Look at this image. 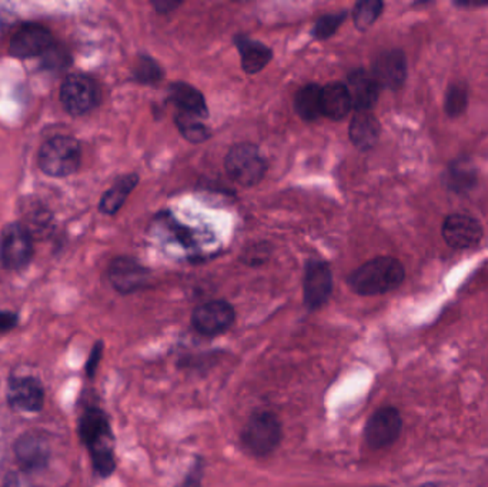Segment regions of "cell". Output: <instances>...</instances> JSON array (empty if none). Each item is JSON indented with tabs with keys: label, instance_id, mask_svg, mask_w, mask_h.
I'll list each match as a JSON object with an SVG mask.
<instances>
[{
	"label": "cell",
	"instance_id": "cell-24",
	"mask_svg": "<svg viewBox=\"0 0 488 487\" xmlns=\"http://www.w3.org/2000/svg\"><path fill=\"white\" fill-rule=\"evenodd\" d=\"M477 172L472 162L467 159H457L450 164L445 174V184L454 192H467L475 184Z\"/></svg>",
	"mask_w": 488,
	"mask_h": 487
},
{
	"label": "cell",
	"instance_id": "cell-27",
	"mask_svg": "<svg viewBox=\"0 0 488 487\" xmlns=\"http://www.w3.org/2000/svg\"><path fill=\"white\" fill-rule=\"evenodd\" d=\"M467 104H469L467 86L464 84H453L445 94V114L452 117L460 116L464 114Z\"/></svg>",
	"mask_w": 488,
	"mask_h": 487
},
{
	"label": "cell",
	"instance_id": "cell-17",
	"mask_svg": "<svg viewBox=\"0 0 488 487\" xmlns=\"http://www.w3.org/2000/svg\"><path fill=\"white\" fill-rule=\"evenodd\" d=\"M382 126L377 117L370 112H357L349 127L352 144L360 151H370L379 144Z\"/></svg>",
	"mask_w": 488,
	"mask_h": 487
},
{
	"label": "cell",
	"instance_id": "cell-29",
	"mask_svg": "<svg viewBox=\"0 0 488 487\" xmlns=\"http://www.w3.org/2000/svg\"><path fill=\"white\" fill-rule=\"evenodd\" d=\"M345 17H347L345 12L324 15V16L320 17L319 21L316 22V26L313 29V35H314L316 39H320V41L329 39L335 32L339 31V27L342 26Z\"/></svg>",
	"mask_w": 488,
	"mask_h": 487
},
{
	"label": "cell",
	"instance_id": "cell-34",
	"mask_svg": "<svg viewBox=\"0 0 488 487\" xmlns=\"http://www.w3.org/2000/svg\"><path fill=\"white\" fill-rule=\"evenodd\" d=\"M17 316L10 312H0V333L9 332L16 326Z\"/></svg>",
	"mask_w": 488,
	"mask_h": 487
},
{
	"label": "cell",
	"instance_id": "cell-1",
	"mask_svg": "<svg viewBox=\"0 0 488 487\" xmlns=\"http://www.w3.org/2000/svg\"><path fill=\"white\" fill-rule=\"evenodd\" d=\"M79 434L92 457L95 472L99 476L109 477L116 471V442L106 413L99 407H89L80 417Z\"/></svg>",
	"mask_w": 488,
	"mask_h": 487
},
{
	"label": "cell",
	"instance_id": "cell-15",
	"mask_svg": "<svg viewBox=\"0 0 488 487\" xmlns=\"http://www.w3.org/2000/svg\"><path fill=\"white\" fill-rule=\"evenodd\" d=\"M345 87L349 91L353 107L357 112H370V109H373L379 101L380 91H382V86L379 82L375 81L372 72L364 71V69L352 72L347 77Z\"/></svg>",
	"mask_w": 488,
	"mask_h": 487
},
{
	"label": "cell",
	"instance_id": "cell-7",
	"mask_svg": "<svg viewBox=\"0 0 488 487\" xmlns=\"http://www.w3.org/2000/svg\"><path fill=\"white\" fill-rule=\"evenodd\" d=\"M34 254L32 236L24 224H10L0 234V261L10 271H19Z\"/></svg>",
	"mask_w": 488,
	"mask_h": 487
},
{
	"label": "cell",
	"instance_id": "cell-2",
	"mask_svg": "<svg viewBox=\"0 0 488 487\" xmlns=\"http://www.w3.org/2000/svg\"><path fill=\"white\" fill-rule=\"evenodd\" d=\"M404 276L402 262L394 257L380 256L355 269L347 282L352 291L360 296H377L397 289Z\"/></svg>",
	"mask_w": 488,
	"mask_h": 487
},
{
	"label": "cell",
	"instance_id": "cell-36",
	"mask_svg": "<svg viewBox=\"0 0 488 487\" xmlns=\"http://www.w3.org/2000/svg\"><path fill=\"white\" fill-rule=\"evenodd\" d=\"M154 5L159 14L167 15L170 14V12L176 11L177 7L182 4H176V2H169V0H166V2H154Z\"/></svg>",
	"mask_w": 488,
	"mask_h": 487
},
{
	"label": "cell",
	"instance_id": "cell-33",
	"mask_svg": "<svg viewBox=\"0 0 488 487\" xmlns=\"http://www.w3.org/2000/svg\"><path fill=\"white\" fill-rule=\"evenodd\" d=\"M102 357H104V342H97L90 352L89 361L86 363L87 376L94 377L96 374Z\"/></svg>",
	"mask_w": 488,
	"mask_h": 487
},
{
	"label": "cell",
	"instance_id": "cell-5",
	"mask_svg": "<svg viewBox=\"0 0 488 487\" xmlns=\"http://www.w3.org/2000/svg\"><path fill=\"white\" fill-rule=\"evenodd\" d=\"M227 174L240 186H256L267 172V164L259 147L252 144H239L230 149L224 161Z\"/></svg>",
	"mask_w": 488,
	"mask_h": 487
},
{
	"label": "cell",
	"instance_id": "cell-32",
	"mask_svg": "<svg viewBox=\"0 0 488 487\" xmlns=\"http://www.w3.org/2000/svg\"><path fill=\"white\" fill-rule=\"evenodd\" d=\"M203 476H204V462L202 457H196V462L190 467L189 473L179 487H203Z\"/></svg>",
	"mask_w": 488,
	"mask_h": 487
},
{
	"label": "cell",
	"instance_id": "cell-20",
	"mask_svg": "<svg viewBox=\"0 0 488 487\" xmlns=\"http://www.w3.org/2000/svg\"><path fill=\"white\" fill-rule=\"evenodd\" d=\"M170 99L179 107V112L204 119L209 116L206 101L202 92L184 82H176L169 89Z\"/></svg>",
	"mask_w": 488,
	"mask_h": 487
},
{
	"label": "cell",
	"instance_id": "cell-28",
	"mask_svg": "<svg viewBox=\"0 0 488 487\" xmlns=\"http://www.w3.org/2000/svg\"><path fill=\"white\" fill-rule=\"evenodd\" d=\"M134 76L140 84H154L162 81L164 72L154 57L140 56L134 69Z\"/></svg>",
	"mask_w": 488,
	"mask_h": 487
},
{
	"label": "cell",
	"instance_id": "cell-25",
	"mask_svg": "<svg viewBox=\"0 0 488 487\" xmlns=\"http://www.w3.org/2000/svg\"><path fill=\"white\" fill-rule=\"evenodd\" d=\"M174 124H176L183 137L190 144H203L210 137L209 127L202 124L199 117L193 116V114L177 112L176 116H174Z\"/></svg>",
	"mask_w": 488,
	"mask_h": 487
},
{
	"label": "cell",
	"instance_id": "cell-23",
	"mask_svg": "<svg viewBox=\"0 0 488 487\" xmlns=\"http://www.w3.org/2000/svg\"><path fill=\"white\" fill-rule=\"evenodd\" d=\"M297 114L304 121H316L322 114V87L310 84L302 87L294 101Z\"/></svg>",
	"mask_w": 488,
	"mask_h": 487
},
{
	"label": "cell",
	"instance_id": "cell-6",
	"mask_svg": "<svg viewBox=\"0 0 488 487\" xmlns=\"http://www.w3.org/2000/svg\"><path fill=\"white\" fill-rule=\"evenodd\" d=\"M60 102L67 114L82 116L99 104V87L94 79L85 75H70L60 87Z\"/></svg>",
	"mask_w": 488,
	"mask_h": 487
},
{
	"label": "cell",
	"instance_id": "cell-4",
	"mask_svg": "<svg viewBox=\"0 0 488 487\" xmlns=\"http://www.w3.org/2000/svg\"><path fill=\"white\" fill-rule=\"evenodd\" d=\"M79 144L74 137L55 136L45 142L39 152L40 171L52 177H65L74 174L79 169Z\"/></svg>",
	"mask_w": 488,
	"mask_h": 487
},
{
	"label": "cell",
	"instance_id": "cell-35",
	"mask_svg": "<svg viewBox=\"0 0 488 487\" xmlns=\"http://www.w3.org/2000/svg\"><path fill=\"white\" fill-rule=\"evenodd\" d=\"M4 487H36L25 474L14 473L7 477Z\"/></svg>",
	"mask_w": 488,
	"mask_h": 487
},
{
	"label": "cell",
	"instance_id": "cell-10",
	"mask_svg": "<svg viewBox=\"0 0 488 487\" xmlns=\"http://www.w3.org/2000/svg\"><path fill=\"white\" fill-rule=\"evenodd\" d=\"M333 292V274L324 262L310 261L303 279V296L309 311H319L329 302Z\"/></svg>",
	"mask_w": 488,
	"mask_h": 487
},
{
	"label": "cell",
	"instance_id": "cell-26",
	"mask_svg": "<svg viewBox=\"0 0 488 487\" xmlns=\"http://www.w3.org/2000/svg\"><path fill=\"white\" fill-rule=\"evenodd\" d=\"M384 4L380 0H362L355 5L353 11V21L359 31L364 32L374 25L382 15Z\"/></svg>",
	"mask_w": 488,
	"mask_h": 487
},
{
	"label": "cell",
	"instance_id": "cell-8",
	"mask_svg": "<svg viewBox=\"0 0 488 487\" xmlns=\"http://www.w3.org/2000/svg\"><path fill=\"white\" fill-rule=\"evenodd\" d=\"M234 321H236L234 307L226 301H212L200 304L192 314L194 331L206 337L226 333Z\"/></svg>",
	"mask_w": 488,
	"mask_h": 487
},
{
	"label": "cell",
	"instance_id": "cell-11",
	"mask_svg": "<svg viewBox=\"0 0 488 487\" xmlns=\"http://www.w3.org/2000/svg\"><path fill=\"white\" fill-rule=\"evenodd\" d=\"M109 281L119 293L130 294L149 286L152 273L132 257H117L109 266Z\"/></svg>",
	"mask_w": 488,
	"mask_h": 487
},
{
	"label": "cell",
	"instance_id": "cell-9",
	"mask_svg": "<svg viewBox=\"0 0 488 487\" xmlns=\"http://www.w3.org/2000/svg\"><path fill=\"white\" fill-rule=\"evenodd\" d=\"M403 419L400 412L393 406H385L370 416L364 427L365 443L373 451L392 446L402 434Z\"/></svg>",
	"mask_w": 488,
	"mask_h": 487
},
{
	"label": "cell",
	"instance_id": "cell-14",
	"mask_svg": "<svg viewBox=\"0 0 488 487\" xmlns=\"http://www.w3.org/2000/svg\"><path fill=\"white\" fill-rule=\"evenodd\" d=\"M372 74L380 86L390 91H399L407 77V61L404 54L399 49L383 52L375 59Z\"/></svg>",
	"mask_w": 488,
	"mask_h": 487
},
{
	"label": "cell",
	"instance_id": "cell-31",
	"mask_svg": "<svg viewBox=\"0 0 488 487\" xmlns=\"http://www.w3.org/2000/svg\"><path fill=\"white\" fill-rule=\"evenodd\" d=\"M220 352H212V353L200 354V356L183 357L180 359L179 367H186V369H194L197 371L200 364H206V367H212V364L219 361Z\"/></svg>",
	"mask_w": 488,
	"mask_h": 487
},
{
	"label": "cell",
	"instance_id": "cell-3",
	"mask_svg": "<svg viewBox=\"0 0 488 487\" xmlns=\"http://www.w3.org/2000/svg\"><path fill=\"white\" fill-rule=\"evenodd\" d=\"M243 447L254 457H266L276 451L283 441L279 416L270 411L253 413L240 433Z\"/></svg>",
	"mask_w": 488,
	"mask_h": 487
},
{
	"label": "cell",
	"instance_id": "cell-22",
	"mask_svg": "<svg viewBox=\"0 0 488 487\" xmlns=\"http://www.w3.org/2000/svg\"><path fill=\"white\" fill-rule=\"evenodd\" d=\"M139 184V176L134 174H126V176L120 177L112 189L105 194L100 201V212H104L105 214H115L119 211L120 207L124 206L126 202L127 196L132 194L134 187Z\"/></svg>",
	"mask_w": 488,
	"mask_h": 487
},
{
	"label": "cell",
	"instance_id": "cell-19",
	"mask_svg": "<svg viewBox=\"0 0 488 487\" xmlns=\"http://www.w3.org/2000/svg\"><path fill=\"white\" fill-rule=\"evenodd\" d=\"M234 44L242 56L243 71L247 75L259 74L272 61L273 52L266 45L253 41L244 35L234 37Z\"/></svg>",
	"mask_w": 488,
	"mask_h": 487
},
{
	"label": "cell",
	"instance_id": "cell-13",
	"mask_svg": "<svg viewBox=\"0 0 488 487\" xmlns=\"http://www.w3.org/2000/svg\"><path fill=\"white\" fill-rule=\"evenodd\" d=\"M443 237L453 249H472L482 242L483 226L477 219L469 214H450L443 224Z\"/></svg>",
	"mask_w": 488,
	"mask_h": 487
},
{
	"label": "cell",
	"instance_id": "cell-18",
	"mask_svg": "<svg viewBox=\"0 0 488 487\" xmlns=\"http://www.w3.org/2000/svg\"><path fill=\"white\" fill-rule=\"evenodd\" d=\"M16 457L26 469H40L47 463L50 456L49 443L39 433H26L16 443Z\"/></svg>",
	"mask_w": 488,
	"mask_h": 487
},
{
	"label": "cell",
	"instance_id": "cell-21",
	"mask_svg": "<svg viewBox=\"0 0 488 487\" xmlns=\"http://www.w3.org/2000/svg\"><path fill=\"white\" fill-rule=\"evenodd\" d=\"M352 99L345 84H333L322 87V114L332 121H342L352 111Z\"/></svg>",
	"mask_w": 488,
	"mask_h": 487
},
{
	"label": "cell",
	"instance_id": "cell-16",
	"mask_svg": "<svg viewBox=\"0 0 488 487\" xmlns=\"http://www.w3.org/2000/svg\"><path fill=\"white\" fill-rule=\"evenodd\" d=\"M10 406L24 412H39L45 403V391L34 377H15L7 386Z\"/></svg>",
	"mask_w": 488,
	"mask_h": 487
},
{
	"label": "cell",
	"instance_id": "cell-30",
	"mask_svg": "<svg viewBox=\"0 0 488 487\" xmlns=\"http://www.w3.org/2000/svg\"><path fill=\"white\" fill-rule=\"evenodd\" d=\"M270 254H272L270 244L267 242H260V244H252L243 252V262L249 266H260L269 261Z\"/></svg>",
	"mask_w": 488,
	"mask_h": 487
},
{
	"label": "cell",
	"instance_id": "cell-12",
	"mask_svg": "<svg viewBox=\"0 0 488 487\" xmlns=\"http://www.w3.org/2000/svg\"><path fill=\"white\" fill-rule=\"evenodd\" d=\"M54 46V37L46 27L37 24H26L17 29L10 41L9 52L17 59L42 56Z\"/></svg>",
	"mask_w": 488,
	"mask_h": 487
}]
</instances>
